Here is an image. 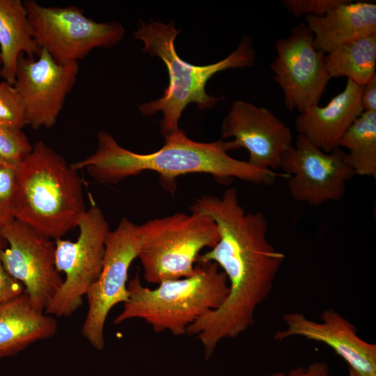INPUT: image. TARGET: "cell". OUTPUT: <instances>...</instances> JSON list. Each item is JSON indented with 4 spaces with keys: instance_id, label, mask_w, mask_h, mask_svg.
<instances>
[{
    "instance_id": "4316f807",
    "label": "cell",
    "mask_w": 376,
    "mask_h": 376,
    "mask_svg": "<svg viewBox=\"0 0 376 376\" xmlns=\"http://www.w3.org/2000/svg\"><path fill=\"white\" fill-rule=\"evenodd\" d=\"M265 376H335L329 371L328 365L322 361H315L306 367H298L288 373L275 372Z\"/></svg>"
},
{
    "instance_id": "44dd1931",
    "label": "cell",
    "mask_w": 376,
    "mask_h": 376,
    "mask_svg": "<svg viewBox=\"0 0 376 376\" xmlns=\"http://www.w3.org/2000/svg\"><path fill=\"white\" fill-rule=\"evenodd\" d=\"M347 150L355 175L376 178V112L363 111L338 143Z\"/></svg>"
},
{
    "instance_id": "5b68a950",
    "label": "cell",
    "mask_w": 376,
    "mask_h": 376,
    "mask_svg": "<svg viewBox=\"0 0 376 376\" xmlns=\"http://www.w3.org/2000/svg\"><path fill=\"white\" fill-rule=\"evenodd\" d=\"M128 300L113 320H145L157 333L169 331L178 336L200 318L217 308L228 293L226 274L213 262L197 263L188 277L161 282L155 288L142 285L138 270L128 282Z\"/></svg>"
},
{
    "instance_id": "4dcf8cb0",
    "label": "cell",
    "mask_w": 376,
    "mask_h": 376,
    "mask_svg": "<svg viewBox=\"0 0 376 376\" xmlns=\"http://www.w3.org/2000/svg\"><path fill=\"white\" fill-rule=\"evenodd\" d=\"M1 58H0V65H1Z\"/></svg>"
},
{
    "instance_id": "3957f363",
    "label": "cell",
    "mask_w": 376,
    "mask_h": 376,
    "mask_svg": "<svg viewBox=\"0 0 376 376\" xmlns=\"http://www.w3.org/2000/svg\"><path fill=\"white\" fill-rule=\"evenodd\" d=\"M77 171L45 143L37 141L17 166L15 219L55 240L77 227L86 210Z\"/></svg>"
},
{
    "instance_id": "d6986e66",
    "label": "cell",
    "mask_w": 376,
    "mask_h": 376,
    "mask_svg": "<svg viewBox=\"0 0 376 376\" xmlns=\"http://www.w3.org/2000/svg\"><path fill=\"white\" fill-rule=\"evenodd\" d=\"M0 75L14 85L19 56L35 57L40 52L24 1L0 0Z\"/></svg>"
},
{
    "instance_id": "5bb4252c",
    "label": "cell",
    "mask_w": 376,
    "mask_h": 376,
    "mask_svg": "<svg viewBox=\"0 0 376 376\" xmlns=\"http://www.w3.org/2000/svg\"><path fill=\"white\" fill-rule=\"evenodd\" d=\"M221 139L231 140L234 150L244 148L248 162L265 170L280 168L284 153L292 143L290 127L267 108L236 100L221 126Z\"/></svg>"
},
{
    "instance_id": "f546056e",
    "label": "cell",
    "mask_w": 376,
    "mask_h": 376,
    "mask_svg": "<svg viewBox=\"0 0 376 376\" xmlns=\"http://www.w3.org/2000/svg\"><path fill=\"white\" fill-rule=\"evenodd\" d=\"M6 162H9L5 160L4 159H3L2 157H0V164H4V163H6Z\"/></svg>"
},
{
    "instance_id": "9c48e42d",
    "label": "cell",
    "mask_w": 376,
    "mask_h": 376,
    "mask_svg": "<svg viewBox=\"0 0 376 376\" xmlns=\"http://www.w3.org/2000/svg\"><path fill=\"white\" fill-rule=\"evenodd\" d=\"M139 250V226L123 217L107 237L102 271L86 295L88 308L81 333L97 350L105 345L104 329L109 313L128 300V272Z\"/></svg>"
},
{
    "instance_id": "603a6c76",
    "label": "cell",
    "mask_w": 376,
    "mask_h": 376,
    "mask_svg": "<svg viewBox=\"0 0 376 376\" xmlns=\"http://www.w3.org/2000/svg\"><path fill=\"white\" fill-rule=\"evenodd\" d=\"M26 135L22 129L0 125V157L5 160L19 164L32 150Z\"/></svg>"
},
{
    "instance_id": "cb8c5ba5",
    "label": "cell",
    "mask_w": 376,
    "mask_h": 376,
    "mask_svg": "<svg viewBox=\"0 0 376 376\" xmlns=\"http://www.w3.org/2000/svg\"><path fill=\"white\" fill-rule=\"evenodd\" d=\"M17 164L10 162L0 164V230L15 219L14 193Z\"/></svg>"
},
{
    "instance_id": "7a4b0ae2",
    "label": "cell",
    "mask_w": 376,
    "mask_h": 376,
    "mask_svg": "<svg viewBox=\"0 0 376 376\" xmlns=\"http://www.w3.org/2000/svg\"><path fill=\"white\" fill-rule=\"evenodd\" d=\"M164 139L165 143L157 151L141 154L122 147L110 134L100 132L96 151L72 166L77 170L86 169L95 180L109 184L143 171H155L162 186L171 194L175 191L177 178L189 173L209 174L222 184L237 178L263 185H271L278 176H285L232 157L228 154L234 150L231 140L198 142L180 128Z\"/></svg>"
},
{
    "instance_id": "ffe728a7",
    "label": "cell",
    "mask_w": 376,
    "mask_h": 376,
    "mask_svg": "<svg viewBox=\"0 0 376 376\" xmlns=\"http://www.w3.org/2000/svg\"><path fill=\"white\" fill-rule=\"evenodd\" d=\"M329 77H346L359 86L375 73L376 33L345 43L324 57Z\"/></svg>"
},
{
    "instance_id": "4fadbf2b",
    "label": "cell",
    "mask_w": 376,
    "mask_h": 376,
    "mask_svg": "<svg viewBox=\"0 0 376 376\" xmlns=\"http://www.w3.org/2000/svg\"><path fill=\"white\" fill-rule=\"evenodd\" d=\"M79 68V62L57 63L45 49L37 58L19 56L13 86L24 105L27 125L34 130L54 125Z\"/></svg>"
},
{
    "instance_id": "484cf974",
    "label": "cell",
    "mask_w": 376,
    "mask_h": 376,
    "mask_svg": "<svg viewBox=\"0 0 376 376\" xmlns=\"http://www.w3.org/2000/svg\"><path fill=\"white\" fill-rule=\"evenodd\" d=\"M5 242L0 237V304L24 292L22 284L11 276L3 266L1 253Z\"/></svg>"
},
{
    "instance_id": "7402d4cb",
    "label": "cell",
    "mask_w": 376,
    "mask_h": 376,
    "mask_svg": "<svg viewBox=\"0 0 376 376\" xmlns=\"http://www.w3.org/2000/svg\"><path fill=\"white\" fill-rule=\"evenodd\" d=\"M0 125L22 129L27 125L25 110L13 85L0 81Z\"/></svg>"
},
{
    "instance_id": "d4e9b609",
    "label": "cell",
    "mask_w": 376,
    "mask_h": 376,
    "mask_svg": "<svg viewBox=\"0 0 376 376\" xmlns=\"http://www.w3.org/2000/svg\"><path fill=\"white\" fill-rule=\"evenodd\" d=\"M344 0H283L282 3L293 16H322Z\"/></svg>"
},
{
    "instance_id": "277c9868",
    "label": "cell",
    "mask_w": 376,
    "mask_h": 376,
    "mask_svg": "<svg viewBox=\"0 0 376 376\" xmlns=\"http://www.w3.org/2000/svg\"><path fill=\"white\" fill-rule=\"evenodd\" d=\"M179 32L172 22L164 24L156 21H141L134 32V38L143 44L142 51L159 57L169 72V82L163 95L139 105V111L146 116L162 113L159 126L164 137L179 129L180 118L188 104L195 103L198 109L204 110L217 104L220 98L205 91L207 82L214 75L229 68L251 67L256 58L251 38L244 36L225 58L207 65H192L182 60L175 50V40Z\"/></svg>"
},
{
    "instance_id": "9a60e30c",
    "label": "cell",
    "mask_w": 376,
    "mask_h": 376,
    "mask_svg": "<svg viewBox=\"0 0 376 376\" xmlns=\"http://www.w3.org/2000/svg\"><path fill=\"white\" fill-rule=\"evenodd\" d=\"M283 319L285 329L274 334V340L281 342L299 336L322 343L330 347L350 368L361 372L376 373V345L360 338L356 327L336 311L324 310L319 322L299 312L285 313Z\"/></svg>"
},
{
    "instance_id": "ac0fdd59",
    "label": "cell",
    "mask_w": 376,
    "mask_h": 376,
    "mask_svg": "<svg viewBox=\"0 0 376 376\" xmlns=\"http://www.w3.org/2000/svg\"><path fill=\"white\" fill-rule=\"evenodd\" d=\"M57 329L53 316L36 308L25 292L1 303L0 359L52 337Z\"/></svg>"
},
{
    "instance_id": "7c38bea8",
    "label": "cell",
    "mask_w": 376,
    "mask_h": 376,
    "mask_svg": "<svg viewBox=\"0 0 376 376\" xmlns=\"http://www.w3.org/2000/svg\"><path fill=\"white\" fill-rule=\"evenodd\" d=\"M0 237L9 244L1 253L3 267L45 311L63 282L55 265V242L17 219L0 230Z\"/></svg>"
},
{
    "instance_id": "6da1fadb",
    "label": "cell",
    "mask_w": 376,
    "mask_h": 376,
    "mask_svg": "<svg viewBox=\"0 0 376 376\" xmlns=\"http://www.w3.org/2000/svg\"><path fill=\"white\" fill-rule=\"evenodd\" d=\"M190 210L212 217L219 233L217 244L200 254L197 263H216L228 283L223 303L187 329V334L200 340L208 359L222 340L235 338L253 324L255 311L270 294L285 254L268 241L263 213L246 212L234 187L226 189L221 197L204 195L195 199Z\"/></svg>"
},
{
    "instance_id": "f1b7e54d",
    "label": "cell",
    "mask_w": 376,
    "mask_h": 376,
    "mask_svg": "<svg viewBox=\"0 0 376 376\" xmlns=\"http://www.w3.org/2000/svg\"><path fill=\"white\" fill-rule=\"evenodd\" d=\"M348 376H376V373H369L361 372L352 368L349 367Z\"/></svg>"
},
{
    "instance_id": "8fae6325",
    "label": "cell",
    "mask_w": 376,
    "mask_h": 376,
    "mask_svg": "<svg viewBox=\"0 0 376 376\" xmlns=\"http://www.w3.org/2000/svg\"><path fill=\"white\" fill-rule=\"evenodd\" d=\"M280 168L293 199L312 207L340 201L346 183L355 175L343 149L324 152L299 134L284 153Z\"/></svg>"
},
{
    "instance_id": "83f0119b",
    "label": "cell",
    "mask_w": 376,
    "mask_h": 376,
    "mask_svg": "<svg viewBox=\"0 0 376 376\" xmlns=\"http://www.w3.org/2000/svg\"><path fill=\"white\" fill-rule=\"evenodd\" d=\"M361 104L363 111L376 112V75L363 86Z\"/></svg>"
},
{
    "instance_id": "e0dca14e",
    "label": "cell",
    "mask_w": 376,
    "mask_h": 376,
    "mask_svg": "<svg viewBox=\"0 0 376 376\" xmlns=\"http://www.w3.org/2000/svg\"><path fill=\"white\" fill-rule=\"evenodd\" d=\"M317 49L325 54L357 39L376 33V4L344 0L322 16L304 17Z\"/></svg>"
},
{
    "instance_id": "8992f818",
    "label": "cell",
    "mask_w": 376,
    "mask_h": 376,
    "mask_svg": "<svg viewBox=\"0 0 376 376\" xmlns=\"http://www.w3.org/2000/svg\"><path fill=\"white\" fill-rule=\"evenodd\" d=\"M139 237L143 278L155 284L191 276L201 250L219 240L213 219L194 212L150 219L139 226Z\"/></svg>"
},
{
    "instance_id": "30bf717a",
    "label": "cell",
    "mask_w": 376,
    "mask_h": 376,
    "mask_svg": "<svg viewBox=\"0 0 376 376\" xmlns=\"http://www.w3.org/2000/svg\"><path fill=\"white\" fill-rule=\"evenodd\" d=\"M276 55L270 64L274 79L283 93L289 111L299 113L318 104L331 79L325 54L317 49L313 35L305 23L275 42Z\"/></svg>"
},
{
    "instance_id": "ba28073f",
    "label": "cell",
    "mask_w": 376,
    "mask_h": 376,
    "mask_svg": "<svg viewBox=\"0 0 376 376\" xmlns=\"http://www.w3.org/2000/svg\"><path fill=\"white\" fill-rule=\"evenodd\" d=\"M77 227L79 234L75 242L61 239L54 242L56 267L65 277L45 309L52 316L68 317L74 313L102 269L105 241L111 230L101 209L93 205L86 210Z\"/></svg>"
},
{
    "instance_id": "52a82bcc",
    "label": "cell",
    "mask_w": 376,
    "mask_h": 376,
    "mask_svg": "<svg viewBox=\"0 0 376 376\" xmlns=\"http://www.w3.org/2000/svg\"><path fill=\"white\" fill-rule=\"evenodd\" d=\"M34 39L58 63L79 62L95 48H111L125 33L117 22H97L75 6L47 7L24 1Z\"/></svg>"
},
{
    "instance_id": "2e32d148",
    "label": "cell",
    "mask_w": 376,
    "mask_h": 376,
    "mask_svg": "<svg viewBox=\"0 0 376 376\" xmlns=\"http://www.w3.org/2000/svg\"><path fill=\"white\" fill-rule=\"evenodd\" d=\"M362 88L347 79L343 90L325 106L315 104L299 113L295 120L298 134L324 152L338 148L344 133L363 111Z\"/></svg>"
}]
</instances>
